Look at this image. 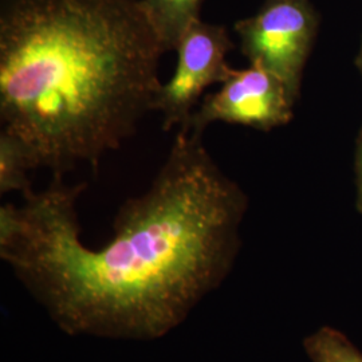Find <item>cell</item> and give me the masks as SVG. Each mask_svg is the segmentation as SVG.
<instances>
[{
    "label": "cell",
    "mask_w": 362,
    "mask_h": 362,
    "mask_svg": "<svg viewBox=\"0 0 362 362\" xmlns=\"http://www.w3.org/2000/svg\"><path fill=\"white\" fill-rule=\"evenodd\" d=\"M85 188L54 176L22 206L0 208V258L66 334L160 339L233 272L248 197L202 136L179 130L148 191L119 207L115 236L98 250L81 239Z\"/></svg>",
    "instance_id": "cell-1"
},
{
    "label": "cell",
    "mask_w": 362,
    "mask_h": 362,
    "mask_svg": "<svg viewBox=\"0 0 362 362\" xmlns=\"http://www.w3.org/2000/svg\"><path fill=\"white\" fill-rule=\"evenodd\" d=\"M163 54L140 0H1V130L33 169H97L155 110Z\"/></svg>",
    "instance_id": "cell-2"
},
{
    "label": "cell",
    "mask_w": 362,
    "mask_h": 362,
    "mask_svg": "<svg viewBox=\"0 0 362 362\" xmlns=\"http://www.w3.org/2000/svg\"><path fill=\"white\" fill-rule=\"evenodd\" d=\"M317 30L318 16L309 0H267L258 13L235 25L250 64L284 81L297 98Z\"/></svg>",
    "instance_id": "cell-3"
},
{
    "label": "cell",
    "mask_w": 362,
    "mask_h": 362,
    "mask_svg": "<svg viewBox=\"0 0 362 362\" xmlns=\"http://www.w3.org/2000/svg\"><path fill=\"white\" fill-rule=\"evenodd\" d=\"M297 100L284 81L250 64L247 69H235L220 90L207 94L181 129L203 136L208 125L220 121L269 132L291 121Z\"/></svg>",
    "instance_id": "cell-4"
},
{
    "label": "cell",
    "mask_w": 362,
    "mask_h": 362,
    "mask_svg": "<svg viewBox=\"0 0 362 362\" xmlns=\"http://www.w3.org/2000/svg\"><path fill=\"white\" fill-rule=\"evenodd\" d=\"M233 42L224 26L196 21L182 35L177 52V66L167 83H163L155 101V110L163 115V129L184 128L194 106L207 88L224 83L233 76L226 57Z\"/></svg>",
    "instance_id": "cell-5"
},
{
    "label": "cell",
    "mask_w": 362,
    "mask_h": 362,
    "mask_svg": "<svg viewBox=\"0 0 362 362\" xmlns=\"http://www.w3.org/2000/svg\"><path fill=\"white\" fill-rule=\"evenodd\" d=\"M164 52L176 50L196 21L204 0H140Z\"/></svg>",
    "instance_id": "cell-6"
},
{
    "label": "cell",
    "mask_w": 362,
    "mask_h": 362,
    "mask_svg": "<svg viewBox=\"0 0 362 362\" xmlns=\"http://www.w3.org/2000/svg\"><path fill=\"white\" fill-rule=\"evenodd\" d=\"M33 169L26 149L13 136L1 130L0 133V194L13 191H33L27 172Z\"/></svg>",
    "instance_id": "cell-7"
},
{
    "label": "cell",
    "mask_w": 362,
    "mask_h": 362,
    "mask_svg": "<svg viewBox=\"0 0 362 362\" xmlns=\"http://www.w3.org/2000/svg\"><path fill=\"white\" fill-rule=\"evenodd\" d=\"M311 362H362V351L348 337L330 326H324L303 341Z\"/></svg>",
    "instance_id": "cell-8"
},
{
    "label": "cell",
    "mask_w": 362,
    "mask_h": 362,
    "mask_svg": "<svg viewBox=\"0 0 362 362\" xmlns=\"http://www.w3.org/2000/svg\"><path fill=\"white\" fill-rule=\"evenodd\" d=\"M356 182H357V209L362 214V129L356 152Z\"/></svg>",
    "instance_id": "cell-9"
},
{
    "label": "cell",
    "mask_w": 362,
    "mask_h": 362,
    "mask_svg": "<svg viewBox=\"0 0 362 362\" xmlns=\"http://www.w3.org/2000/svg\"><path fill=\"white\" fill-rule=\"evenodd\" d=\"M356 64H357V67H358V70H360V73H361L362 76V43L361 49H360V52H358V55H357V59H356Z\"/></svg>",
    "instance_id": "cell-10"
}]
</instances>
